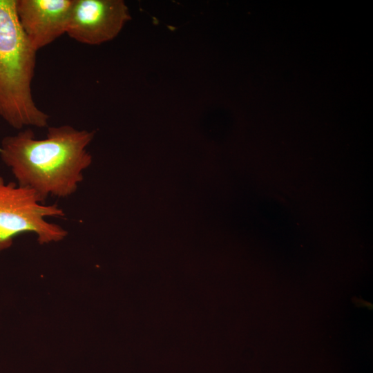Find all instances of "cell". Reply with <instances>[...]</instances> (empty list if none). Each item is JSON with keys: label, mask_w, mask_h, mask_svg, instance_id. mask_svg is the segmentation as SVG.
I'll use <instances>...</instances> for the list:
<instances>
[{"label": "cell", "mask_w": 373, "mask_h": 373, "mask_svg": "<svg viewBox=\"0 0 373 373\" xmlns=\"http://www.w3.org/2000/svg\"><path fill=\"white\" fill-rule=\"evenodd\" d=\"M36 55L19 23L16 0H0V117L18 130L48 124L32 93Z\"/></svg>", "instance_id": "cell-2"}, {"label": "cell", "mask_w": 373, "mask_h": 373, "mask_svg": "<svg viewBox=\"0 0 373 373\" xmlns=\"http://www.w3.org/2000/svg\"><path fill=\"white\" fill-rule=\"evenodd\" d=\"M73 0H16L21 27L37 51L66 33Z\"/></svg>", "instance_id": "cell-5"}, {"label": "cell", "mask_w": 373, "mask_h": 373, "mask_svg": "<svg viewBox=\"0 0 373 373\" xmlns=\"http://www.w3.org/2000/svg\"><path fill=\"white\" fill-rule=\"evenodd\" d=\"M64 216L57 204L46 205L32 189L15 182L6 183L0 175V252L23 233H35L40 244L63 240L67 231L46 218Z\"/></svg>", "instance_id": "cell-3"}, {"label": "cell", "mask_w": 373, "mask_h": 373, "mask_svg": "<svg viewBox=\"0 0 373 373\" xmlns=\"http://www.w3.org/2000/svg\"><path fill=\"white\" fill-rule=\"evenodd\" d=\"M131 19L122 0H73L66 33L84 44L99 45L114 39Z\"/></svg>", "instance_id": "cell-4"}, {"label": "cell", "mask_w": 373, "mask_h": 373, "mask_svg": "<svg viewBox=\"0 0 373 373\" xmlns=\"http://www.w3.org/2000/svg\"><path fill=\"white\" fill-rule=\"evenodd\" d=\"M94 135V131L61 125L48 127L46 137L38 140L26 128L3 138L0 157L17 184L32 189L44 201L49 195L66 198L76 192L92 164L87 146Z\"/></svg>", "instance_id": "cell-1"}]
</instances>
